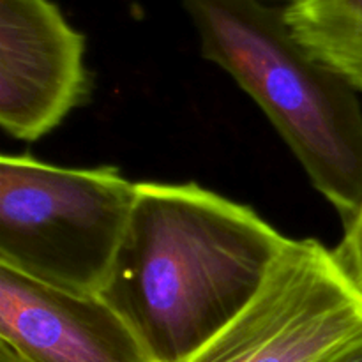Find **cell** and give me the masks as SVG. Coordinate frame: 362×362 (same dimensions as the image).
Segmentation results:
<instances>
[{
	"instance_id": "obj_1",
	"label": "cell",
	"mask_w": 362,
	"mask_h": 362,
	"mask_svg": "<svg viewBox=\"0 0 362 362\" xmlns=\"http://www.w3.org/2000/svg\"><path fill=\"white\" fill-rule=\"evenodd\" d=\"M288 243L251 207L198 184L136 182L99 297L152 362H182L250 306Z\"/></svg>"
},
{
	"instance_id": "obj_2",
	"label": "cell",
	"mask_w": 362,
	"mask_h": 362,
	"mask_svg": "<svg viewBox=\"0 0 362 362\" xmlns=\"http://www.w3.org/2000/svg\"><path fill=\"white\" fill-rule=\"evenodd\" d=\"M202 53L262 108L311 184L349 225L362 205L357 92L296 39L285 9L262 0H180Z\"/></svg>"
},
{
	"instance_id": "obj_3",
	"label": "cell",
	"mask_w": 362,
	"mask_h": 362,
	"mask_svg": "<svg viewBox=\"0 0 362 362\" xmlns=\"http://www.w3.org/2000/svg\"><path fill=\"white\" fill-rule=\"evenodd\" d=\"M136 198L115 166L64 168L0 159V267L78 296H99Z\"/></svg>"
},
{
	"instance_id": "obj_4",
	"label": "cell",
	"mask_w": 362,
	"mask_h": 362,
	"mask_svg": "<svg viewBox=\"0 0 362 362\" xmlns=\"http://www.w3.org/2000/svg\"><path fill=\"white\" fill-rule=\"evenodd\" d=\"M362 345V300L332 251L290 239L250 306L182 362H338Z\"/></svg>"
},
{
	"instance_id": "obj_5",
	"label": "cell",
	"mask_w": 362,
	"mask_h": 362,
	"mask_svg": "<svg viewBox=\"0 0 362 362\" xmlns=\"http://www.w3.org/2000/svg\"><path fill=\"white\" fill-rule=\"evenodd\" d=\"M85 37L52 0H0V126L34 141L88 95Z\"/></svg>"
},
{
	"instance_id": "obj_6",
	"label": "cell",
	"mask_w": 362,
	"mask_h": 362,
	"mask_svg": "<svg viewBox=\"0 0 362 362\" xmlns=\"http://www.w3.org/2000/svg\"><path fill=\"white\" fill-rule=\"evenodd\" d=\"M0 346L21 362H152L99 296H78L0 267Z\"/></svg>"
},
{
	"instance_id": "obj_7",
	"label": "cell",
	"mask_w": 362,
	"mask_h": 362,
	"mask_svg": "<svg viewBox=\"0 0 362 362\" xmlns=\"http://www.w3.org/2000/svg\"><path fill=\"white\" fill-rule=\"evenodd\" d=\"M285 18L311 57L362 94V0H293Z\"/></svg>"
},
{
	"instance_id": "obj_8",
	"label": "cell",
	"mask_w": 362,
	"mask_h": 362,
	"mask_svg": "<svg viewBox=\"0 0 362 362\" xmlns=\"http://www.w3.org/2000/svg\"><path fill=\"white\" fill-rule=\"evenodd\" d=\"M332 258L362 300V205L352 221L345 225V235L332 250Z\"/></svg>"
},
{
	"instance_id": "obj_9",
	"label": "cell",
	"mask_w": 362,
	"mask_h": 362,
	"mask_svg": "<svg viewBox=\"0 0 362 362\" xmlns=\"http://www.w3.org/2000/svg\"><path fill=\"white\" fill-rule=\"evenodd\" d=\"M338 362H362V345L357 346L356 350H352L349 356L343 357V359L338 361Z\"/></svg>"
},
{
	"instance_id": "obj_10",
	"label": "cell",
	"mask_w": 362,
	"mask_h": 362,
	"mask_svg": "<svg viewBox=\"0 0 362 362\" xmlns=\"http://www.w3.org/2000/svg\"><path fill=\"white\" fill-rule=\"evenodd\" d=\"M0 362H21L14 354H11L9 350L0 346Z\"/></svg>"
},
{
	"instance_id": "obj_11",
	"label": "cell",
	"mask_w": 362,
	"mask_h": 362,
	"mask_svg": "<svg viewBox=\"0 0 362 362\" xmlns=\"http://www.w3.org/2000/svg\"><path fill=\"white\" fill-rule=\"evenodd\" d=\"M290 2H293V0H290Z\"/></svg>"
}]
</instances>
